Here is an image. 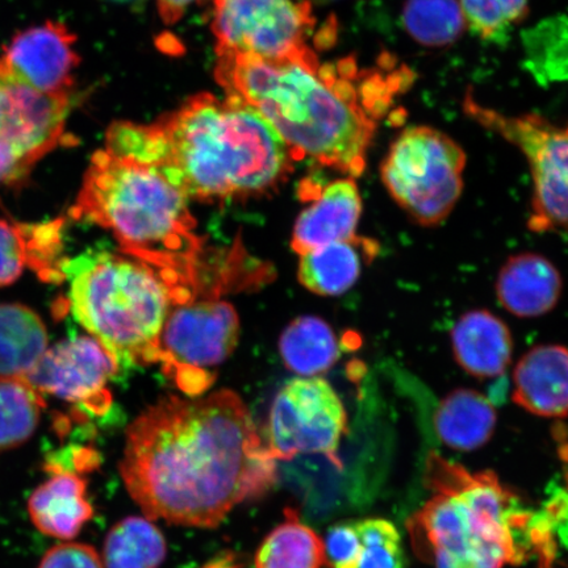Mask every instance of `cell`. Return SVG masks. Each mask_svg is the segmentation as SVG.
<instances>
[{"label":"cell","instance_id":"6da1fadb","mask_svg":"<svg viewBox=\"0 0 568 568\" xmlns=\"http://www.w3.org/2000/svg\"><path fill=\"white\" fill-rule=\"evenodd\" d=\"M126 491L149 520L216 528L239 504L268 491L276 460L241 397L169 396L128 428L119 465Z\"/></svg>","mask_w":568,"mask_h":568},{"label":"cell","instance_id":"7a4b0ae2","mask_svg":"<svg viewBox=\"0 0 568 568\" xmlns=\"http://www.w3.org/2000/svg\"><path fill=\"white\" fill-rule=\"evenodd\" d=\"M226 95L257 110L286 142L294 161L357 178L364 174L376 120L388 110L403 74L359 71L353 59L320 63L311 48L283 60L217 54Z\"/></svg>","mask_w":568,"mask_h":568},{"label":"cell","instance_id":"3957f363","mask_svg":"<svg viewBox=\"0 0 568 568\" xmlns=\"http://www.w3.org/2000/svg\"><path fill=\"white\" fill-rule=\"evenodd\" d=\"M151 126V165L189 199L224 202L264 195L294 169L280 133L234 97L195 95Z\"/></svg>","mask_w":568,"mask_h":568},{"label":"cell","instance_id":"277c9868","mask_svg":"<svg viewBox=\"0 0 568 568\" xmlns=\"http://www.w3.org/2000/svg\"><path fill=\"white\" fill-rule=\"evenodd\" d=\"M425 477L433 495L409 531L436 568H503L530 556L531 514L494 473H471L432 453Z\"/></svg>","mask_w":568,"mask_h":568},{"label":"cell","instance_id":"5b68a950","mask_svg":"<svg viewBox=\"0 0 568 568\" xmlns=\"http://www.w3.org/2000/svg\"><path fill=\"white\" fill-rule=\"evenodd\" d=\"M71 315L119 367L158 364L160 337L178 305L195 300L196 276L128 254L95 252L67 260Z\"/></svg>","mask_w":568,"mask_h":568},{"label":"cell","instance_id":"8992f818","mask_svg":"<svg viewBox=\"0 0 568 568\" xmlns=\"http://www.w3.org/2000/svg\"><path fill=\"white\" fill-rule=\"evenodd\" d=\"M70 216L112 232L131 257L196 276L203 241L189 196L159 168L98 151Z\"/></svg>","mask_w":568,"mask_h":568},{"label":"cell","instance_id":"52a82bcc","mask_svg":"<svg viewBox=\"0 0 568 568\" xmlns=\"http://www.w3.org/2000/svg\"><path fill=\"white\" fill-rule=\"evenodd\" d=\"M466 154L447 134L409 126L397 136L381 166L390 197L422 226L443 224L464 191Z\"/></svg>","mask_w":568,"mask_h":568},{"label":"cell","instance_id":"ba28073f","mask_svg":"<svg viewBox=\"0 0 568 568\" xmlns=\"http://www.w3.org/2000/svg\"><path fill=\"white\" fill-rule=\"evenodd\" d=\"M464 110L481 126L520 149L532 178L528 229L536 233L568 232V124L542 116H509L483 105L470 92Z\"/></svg>","mask_w":568,"mask_h":568},{"label":"cell","instance_id":"9c48e42d","mask_svg":"<svg viewBox=\"0 0 568 568\" xmlns=\"http://www.w3.org/2000/svg\"><path fill=\"white\" fill-rule=\"evenodd\" d=\"M240 322L230 303L204 301L178 305L160 337L158 364L190 396L207 389L237 346Z\"/></svg>","mask_w":568,"mask_h":568},{"label":"cell","instance_id":"30bf717a","mask_svg":"<svg viewBox=\"0 0 568 568\" xmlns=\"http://www.w3.org/2000/svg\"><path fill=\"white\" fill-rule=\"evenodd\" d=\"M347 416L335 388L318 376L290 381L276 394L267 426V449L275 460L322 454L343 468L338 457Z\"/></svg>","mask_w":568,"mask_h":568},{"label":"cell","instance_id":"8fae6325","mask_svg":"<svg viewBox=\"0 0 568 568\" xmlns=\"http://www.w3.org/2000/svg\"><path fill=\"white\" fill-rule=\"evenodd\" d=\"M310 2L294 0H215L212 31L217 54L283 60L308 49L315 30Z\"/></svg>","mask_w":568,"mask_h":568},{"label":"cell","instance_id":"7c38bea8","mask_svg":"<svg viewBox=\"0 0 568 568\" xmlns=\"http://www.w3.org/2000/svg\"><path fill=\"white\" fill-rule=\"evenodd\" d=\"M119 365L94 337L71 336L48 347L26 379L40 394L74 403L94 415H103L112 399L109 383Z\"/></svg>","mask_w":568,"mask_h":568},{"label":"cell","instance_id":"4fadbf2b","mask_svg":"<svg viewBox=\"0 0 568 568\" xmlns=\"http://www.w3.org/2000/svg\"><path fill=\"white\" fill-rule=\"evenodd\" d=\"M71 92H42L18 80L0 59V140L31 168L65 144Z\"/></svg>","mask_w":568,"mask_h":568},{"label":"cell","instance_id":"5bb4252c","mask_svg":"<svg viewBox=\"0 0 568 568\" xmlns=\"http://www.w3.org/2000/svg\"><path fill=\"white\" fill-rule=\"evenodd\" d=\"M75 34L48 20L13 36L2 61L19 81L42 92H71L80 67Z\"/></svg>","mask_w":568,"mask_h":568},{"label":"cell","instance_id":"9a60e30c","mask_svg":"<svg viewBox=\"0 0 568 568\" xmlns=\"http://www.w3.org/2000/svg\"><path fill=\"white\" fill-rule=\"evenodd\" d=\"M302 191L312 193L314 202L296 220L291 241L296 253L304 254L355 236L362 215V197L353 178L333 181L323 189L305 182Z\"/></svg>","mask_w":568,"mask_h":568},{"label":"cell","instance_id":"2e32d148","mask_svg":"<svg viewBox=\"0 0 568 568\" xmlns=\"http://www.w3.org/2000/svg\"><path fill=\"white\" fill-rule=\"evenodd\" d=\"M65 220L18 223L0 217V287L16 283L27 268L41 281L60 280Z\"/></svg>","mask_w":568,"mask_h":568},{"label":"cell","instance_id":"e0dca14e","mask_svg":"<svg viewBox=\"0 0 568 568\" xmlns=\"http://www.w3.org/2000/svg\"><path fill=\"white\" fill-rule=\"evenodd\" d=\"M562 290L559 270L537 253L513 255L496 280L497 300L509 314L523 318L549 314L557 307Z\"/></svg>","mask_w":568,"mask_h":568},{"label":"cell","instance_id":"ac0fdd59","mask_svg":"<svg viewBox=\"0 0 568 568\" xmlns=\"http://www.w3.org/2000/svg\"><path fill=\"white\" fill-rule=\"evenodd\" d=\"M514 402L541 417L568 416V349L562 345L532 347L514 373Z\"/></svg>","mask_w":568,"mask_h":568},{"label":"cell","instance_id":"d6986e66","mask_svg":"<svg viewBox=\"0 0 568 568\" xmlns=\"http://www.w3.org/2000/svg\"><path fill=\"white\" fill-rule=\"evenodd\" d=\"M454 358L480 381L495 379L513 362L514 338L508 325L487 310H473L452 329Z\"/></svg>","mask_w":568,"mask_h":568},{"label":"cell","instance_id":"ffe728a7","mask_svg":"<svg viewBox=\"0 0 568 568\" xmlns=\"http://www.w3.org/2000/svg\"><path fill=\"white\" fill-rule=\"evenodd\" d=\"M88 483L80 474L53 470L28 499V514L42 535L69 541L80 535L94 509L87 499Z\"/></svg>","mask_w":568,"mask_h":568},{"label":"cell","instance_id":"44dd1931","mask_svg":"<svg viewBox=\"0 0 568 568\" xmlns=\"http://www.w3.org/2000/svg\"><path fill=\"white\" fill-rule=\"evenodd\" d=\"M379 254L378 241L354 237L301 254L300 281L311 293L338 296L347 293L364 268Z\"/></svg>","mask_w":568,"mask_h":568},{"label":"cell","instance_id":"7402d4cb","mask_svg":"<svg viewBox=\"0 0 568 568\" xmlns=\"http://www.w3.org/2000/svg\"><path fill=\"white\" fill-rule=\"evenodd\" d=\"M497 423L491 400L478 390H452L439 403L435 429L442 442L457 452H474L491 439Z\"/></svg>","mask_w":568,"mask_h":568},{"label":"cell","instance_id":"603a6c76","mask_svg":"<svg viewBox=\"0 0 568 568\" xmlns=\"http://www.w3.org/2000/svg\"><path fill=\"white\" fill-rule=\"evenodd\" d=\"M44 322L19 303L0 304V376L26 378L48 349Z\"/></svg>","mask_w":568,"mask_h":568},{"label":"cell","instance_id":"cb8c5ba5","mask_svg":"<svg viewBox=\"0 0 568 568\" xmlns=\"http://www.w3.org/2000/svg\"><path fill=\"white\" fill-rule=\"evenodd\" d=\"M280 349L284 365L305 378L331 371L341 354L336 333L324 320L312 316L296 318L288 325Z\"/></svg>","mask_w":568,"mask_h":568},{"label":"cell","instance_id":"d4e9b609","mask_svg":"<svg viewBox=\"0 0 568 568\" xmlns=\"http://www.w3.org/2000/svg\"><path fill=\"white\" fill-rule=\"evenodd\" d=\"M284 516V521L262 542L255 567L322 568L325 565L323 539L301 521L295 509L287 508Z\"/></svg>","mask_w":568,"mask_h":568},{"label":"cell","instance_id":"484cf974","mask_svg":"<svg viewBox=\"0 0 568 568\" xmlns=\"http://www.w3.org/2000/svg\"><path fill=\"white\" fill-rule=\"evenodd\" d=\"M165 538L144 517H126L118 523L104 542L106 568H159L166 558Z\"/></svg>","mask_w":568,"mask_h":568},{"label":"cell","instance_id":"4316f807","mask_svg":"<svg viewBox=\"0 0 568 568\" xmlns=\"http://www.w3.org/2000/svg\"><path fill=\"white\" fill-rule=\"evenodd\" d=\"M44 408V397L26 378L0 376V454L30 442Z\"/></svg>","mask_w":568,"mask_h":568},{"label":"cell","instance_id":"83f0119b","mask_svg":"<svg viewBox=\"0 0 568 568\" xmlns=\"http://www.w3.org/2000/svg\"><path fill=\"white\" fill-rule=\"evenodd\" d=\"M402 21L412 39L429 48L453 44L467 27L458 0H407Z\"/></svg>","mask_w":568,"mask_h":568},{"label":"cell","instance_id":"f1b7e54d","mask_svg":"<svg viewBox=\"0 0 568 568\" xmlns=\"http://www.w3.org/2000/svg\"><path fill=\"white\" fill-rule=\"evenodd\" d=\"M466 26L481 40L506 42L529 12L528 0H458Z\"/></svg>","mask_w":568,"mask_h":568},{"label":"cell","instance_id":"f546056e","mask_svg":"<svg viewBox=\"0 0 568 568\" xmlns=\"http://www.w3.org/2000/svg\"><path fill=\"white\" fill-rule=\"evenodd\" d=\"M355 528L362 545L358 568H404L402 536L393 523L367 518Z\"/></svg>","mask_w":568,"mask_h":568},{"label":"cell","instance_id":"4dcf8cb0","mask_svg":"<svg viewBox=\"0 0 568 568\" xmlns=\"http://www.w3.org/2000/svg\"><path fill=\"white\" fill-rule=\"evenodd\" d=\"M325 565L332 568H358L362 545L355 524H337L326 532Z\"/></svg>","mask_w":568,"mask_h":568},{"label":"cell","instance_id":"1f68e13d","mask_svg":"<svg viewBox=\"0 0 568 568\" xmlns=\"http://www.w3.org/2000/svg\"><path fill=\"white\" fill-rule=\"evenodd\" d=\"M38 568H104L94 548L84 544H60L45 552Z\"/></svg>","mask_w":568,"mask_h":568},{"label":"cell","instance_id":"d6a6232c","mask_svg":"<svg viewBox=\"0 0 568 568\" xmlns=\"http://www.w3.org/2000/svg\"><path fill=\"white\" fill-rule=\"evenodd\" d=\"M31 169L16 149L0 140V183L24 180Z\"/></svg>","mask_w":568,"mask_h":568},{"label":"cell","instance_id":"836d02e7","mask_svg":"<svg viewBox=\"0 0 568 568\" xmlns=\"http://www.w3.org/2000/svg\"><path fill=\"white\" fill-rule=\"evenodd\" d=\"M203 2L204 0H158L160 16L166 24H175L191 6Z\"/></svg>","mask_w":568,"mask_h":568},{"label":"cell","instance_id":"e575fe53","mask_svg":"<svg viewBox=\"0 0 568 568\" xmlns=\"http://www.w3.org/2000/svg\"><path fill=\"white\" fill-rule=\"evenodd\" d=\"M106 2L131 6V7H139L142 3H144L145 0H106Z\"/></svg>","mask_w":568,"mask_h":568},{"label":"cell","instance_id":"d590c367","mask_svg":"<svg viewBox=\"0 0 568 568\" xmlns=\"http://www.w3.org/2000/svg\"><path fill=\"white\" fill-rule=\"evenodd\" d=\"M315 2L325 4V3L336 2V0H315Z\"/></svg>","mask_w":568,"mask_h":568}]
</instances>
